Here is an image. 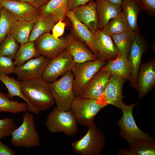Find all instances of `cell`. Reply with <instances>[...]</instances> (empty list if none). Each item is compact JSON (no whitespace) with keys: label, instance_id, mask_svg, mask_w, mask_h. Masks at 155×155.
<instances>
[{"label":"cell","instance_id":"cell-25","mask_svg":"<svg viewBox=\"0 0 155 155\" xmlns=\"http://www.w3.org/2000/svg\"><path fill=\"white\" fill-rule=\"evenodd\" d=\"M131 30L135 32L138 28L137 19L140 11L143 9L139 0H123L121 5Z\"/></svg>","mask_w":155,"mask_h":155},{"label":"cell","instance_id":"cell-30","mask_svg":"<svg viewBox=\"0 0 155 155\" xmlns=\"http://www.w3.org/2000/svg\"><path fill=\"white\" fill-rule=\"evenodd\" d=\"M55 24L50 18L40 16L33 27L28 42H34L41 35L49 32Z\"/></svg>","mask_w":155,"mask_h":155},{"label":"cell","instance_id":"cell-36","mask_svg":"<svg viewBox=\"0 0 155 155\" xmlns=\"http://www.w3.org/2000/svg\"><path fill=\"white\" fill-rule=\"evenodd\" d=\"M13 60L5 56H0V74L8 75L14 73L16 66Z\"/></svg>","mask_w":155,"mask_h":155},{"label":"cell","instance_id":"cell-40","mask_svg":"<svg viewBox=\"0 0 155 155\" xmlns=\"http://www.w3.org/2000/svg\"><path fill=\"white\" fill-rule=\"evenodd\" d=\"M92 0H68V11H73L78 7L85 5Z\"/></svg>","mask_w":155,"mask_h":155},{"label":"cell","instance_id":"cell-32","mask_svg":"<svg viewBox=\"0 0 155 155\" xmlns=\"http://www.w3.org/2000/svg\"><path fill=\"white\" fill-rule=\"evenodd\" d=\"M132 155L155 154V142L142 139H135L129 144Z\"/></svg>","mask_w":155,"mask_h":155},{"label":"cell","instance_id":"cell-28","mask_svg":"<svg viewBox=\"0 0 155 155\" xmlns=\"http://www.w3.org/2000/svg\"><path fill=\"white\" fill-rule=\"evenodd\" d=\"M28 105L25 102H20L17 100H11L7 94L0 91V112L16 114L28 111Z\"/></svg>","mask_w":155,"mask_h":155},{"label":"cell","instance_id":"cell-31","mask_svg":"<svg viewBox=\"0 0 155 155\" xmlns=\"http://www.w3.org/2000/svg\"><path fill=\"white\" fill-rule=\"evenodd\" d=\"M40 56L35 48L34 42H28L21 45L15 55L14 63L16 66H20L32 58Z\"/></svg>","mask_w":155,"mask_h":155},{"label":"cell","instance_id":"cell-6","mask_svg":"<svg viewBox=\"0 0 155 155\" xmlns=\"http://www.w3.org/2000/svg\"><path fill=\"white\" fill-rule=\"evenodd\" d=\"M77 123L70 109L67 111L58 109L56 107L46 118L45 125L52 133L63 132L72 136L78 131Z\"/></svg>","mask_w":155,"mask_h":155},{"label":"cell","instance_id":"cell-18","mask_svg":"<svg viewBox=\"0 0 155 155\" xmlns=\"http://www.w3.org/2000/svg\"><path fill=\"white\" fill-rule=\"evenodd\" d=\"M66 50L72 56L76 63L94 61L97 58L86 46L83 42L73 33L68 34L65 38Z\"/></svg>","mask_w":155,"mask_h":155},{"label":"cell","instance_id":"cell-20","mask_svg":"<svg viewBox=\"0 0 155 155\" xmlns=\"http://www.w3.org/2000/svg\"><path fill=\"white\" fill-rule=\"evenodd\" d=\"M66 16L71 23L72 32L79 39L85 42L92 52L98 58V53L94 44V34L85 25L78 20L73 11H68Z\"/></svg>","mask_w":155,"mask_h":155},{"label":"cell","instance_id":"cell-33","mask_svg":"<svg viewBox=\"0 0 155 155\" xmlns=\"http://www.w3.org/2000/svg\"><path fill=\"white\" fill-rule=\"evenodd\" d=\"M18 48V42L11 34H8L0 44V56H5L13 60Z\"/></svg>","mask_w":155,"mask_h":155},{"label":"cell","instance_id":"cell-35","mask_svg":"<svg viewBox=\"0 0 155 155\" xmlns=\"http://www.w3.org/2000/svg\"><path fill=\"white\" fill-rule=\"evenodd\" d=\"M16 128L13 120L11 118L6 117L3 119H0V139H4L11 135Z\"/></svg>","mask_w":155,"mask_h":155},{"label":"cell","instance_id":"cell-2","mask_svg":"<svg viewBox=\"0 0 155 155\" xmlns=\"http://www.w3.org/2000/svg\"><path fill=\"white\" fill-rule=\"evenodd\" d=\"M22 119L21 124L11 135V143L17 147L31 148L39 146L41 141L36 130L33 115L30 112H25Z\"/></svg>","mask_w":155,"mask_h":155},{"label":"cell","instance_id":"cell-15","mask_svg":"<svg viewBox=\"0 0 155 155\" xmlns=\"http://www.w3.org/2000/svg\"><path fill=\"white\" fill-rule=\"evenodd\" d=\"M3 6L19 21H31L37 19L40 10L30 4L21 1L13 0H1Z\"/></svg>","mask_w":155,"mask_h":155},{"label":"cell","instance_id":"cell-5","mask_svg":"<svg viewBox=\"0 0 155 155\" xmlns=\"http://www.w3.org/2000/svg\"><path fill=\"white\" fill-rule=\"evenodd\" d=\"M106 106L97 100L78 96L74 97L70 110L77 123L88 127L94 123L96 115Z\"/></svg>","mask_w":155,"mask_h":155},{"label":"cell","instance_id":"cell-42","mask_svg":"<svg viewBox=\"0 0 155 155\" xmlns=\"http://www.w3.org/2000/svg\"><path fill=\"white\" fill-rule=\"evenodd\" d=\"M117 154L122 155H132L130 149H121L118 151Z\"/></svg>","mask_w":155,"mask_h":155},{"label":"cell","instance_id":"cell-37","mask_svg":"<svg viewBox=\"0 0 155 155\" xmlns=\"http://www.w3.org/2000/svg\"><path fill=\"white\" fill-rule=\"evenodd\" d=\"M146 12L150 15H155V0H139Z\"/></svg>","mask_w":155,"mask_h":155},{"label":"cell","instance_id":"cell-24","mask_svg":"<svg viewBox=\"0 0 155 155\" xmlns=\"http://www.w3.org/2000/svg\"><path fill=\"white\" fill-rule=\"evenodd\" d=\"M0 81L6 86L8 90L7 94L11 99L13 97L18 96L23 100L28 105V111L34 114L39 113L40 111L33 106L23 94L19 80H16L14 77H10L8 75L0 74Z\"/></svg>","mask_w":155,"mask_h":155},{"label":"cell","instance_id":"cell-14","mask_svg":"<svg viewBox=\"0 0 155 155\" xmlns=\"http://www.w3.org/2000/svg\"><path fill=\"white\" fill-rule=\"evenodd\" d=\"M125 79L111 75L104 92L99 101L106 106L112 105L122 109L123 102L122 90Z\"/></svg>","mask_w":155,"mask_h":155},{"label":"cell","instance_id":"cell-4","mask_svg":"<svg viewBox=\"0 0 155 155\" xmlns=\"http://www.w3.org/2000/svg\"><path fill=\"white\" fill-rule=\"evenodd\" d=\"M74 76L69 70L59 79L49 84L51 94L56 105L60 110L68 111L75 96L73 89Z\"/></svg>","mask_w":155,"mask_h":155},{"label":"cell","instance_id":"cell-17","mask_svg":"<svg viewBox=\"0 0 155 155\" xmlns=\"http://www.w3.org/2000/svg\"><path fill=\"white\" fill-rule=\"evenodd\" d=\"M94 44L98 53L97 58L106 62L115 59L119 55L111 36L102 30H98L94 34Z\"/></svg>","mask_w":155,"mask_h":155},{"label":"cell","instance_id":"cell-16","mask_svg":"<svg viewBox=\"0 0 155 155\" xmlns=\"http://www.w3.org/2000/svg\"><path fill=\"white\" fill-rule=\"evenodd\" d=\"M155 84V61L152 59L141 66L137 82L138 101L142 98L154 87Z\"/></svg>","mask_w":155,"mask_h":155},{"label":"cell","instance_id":"cell-38","mask_svg":"<svg viewBox=\"0 0 155 155\" xmlns=\"http://www.w3.org/2000/svg\"><path fill=\"white\" fill-rule=\"evenodd\" d=\"M60 20L54 25L52 29V35L56 38H59L64 33L66 24Z\"/></svg>","mask_w":155,"mask_h":155},{"label":"cell","instance_id":"cell-39","mask_svg":"<svg viewBox=\"0 0 155 155\" xmlns=\"http://www.w3.org/2000/svg\"><path fill=\"white\" fill-rule=\"evenodd\" d=\"M26 3L37 9L40 10L50 0H13Z\"/></svg>","mask_w":155,"mask_h":155},{"label":"cell","instance_id":"cell-26","mask_svg":"<svg viewBox=\"0 0 155 155\" xmlns=\"http://www.w3.org/2000/svg\"><path fill=\"white\" fill-rule=\"evenodd\" d=\"M37 19L31 21L16 20L12 23L8 34H11L21 45L27 42L33 27Z\"/></svg>","mask_w":155,"mask_h":155},{"label":"cell","instance_id":"cell-7","mask_svg":"<svg viewBox=\"0 0 155 155\" xmlns=\"http://www.w3.org/2000/svg\"><path fill=\"white\" fill-rule=\"evenodd\" d=\"M137 103L123 106V115L117 122L120 132L119 135L129 144L135 139H142L155 141L154 139L148 133L143 131L137 126L132 114V110Z\"/></svg>","mask_w":155,"mask_h":155},{"label":"cell","instance_id":"cell-13","mask_svg":"<svg viewBox=\"0 0 155 155\" xmlns=\"http://www.w3.org/2000/svg\"><path fill=\"white\" fill-rule=\"evenodd\" d=\"M110 76L108 71L100 69L84 86L79 96L100 101Z\"/></svg>","mask_w":155,"mask_h":155},{"label":"cell","instance_id":"cell-19","mask_svg":"<svg viewBox=\"0 0 155 155\" xmlns=\"http://www.w3.org/2000/svg\"><path fill=\"white\" fill-rule=\"evenodd\" d=\"M73 11L78 20L85 25L94 34L99 30L95 1L92 0Z\"/></svg>","mask_w":155,"mask_h":155},{"label":"cell","instance_id":"cell-23","mask_svg":"<svg viewBox=\"0 0 155 155\" xmlns=\"http://www.w3.org/2000/svg\"><path fill=\"white\" fill-rule=\"evenodd\" d=\"M68 0H50L40 10V16L47 17L55 23L66 16Z\"/></svg>","mask_w":155,"mask_h":155},{"label":"cell","instance_id":"cell-8","mask_svg":"<svg viewBox=\"0 0 155 155\" xmlns=\"http://www.w3.org/2000/svg\"><path fill=\"white\" fill-rule=\"evenodd\" d=\"M106 63V62L99 58L75 63L71 70L74 76L73 89L75 97L79 96L85 84Z\"/></svg>","mask_w":155,"mask_h":155},{"label":"cell","instance_id":"cell-12","mask_svg":"<svg viewBox=\"0 0 155 155\" xmlns=\"http://www.w3.org/2000/svg\"><path fill=\"white\" fill-rule=\"evenodd\" d=\"M49 59L43 56L32 59L24 64L16 66L14 73L18 80H24L41 78Z\"/></svg>","mask_w":155,"mask_h":155},{"label":"cell","instance_id":"cell-43","mask_svg":"<svg viewBox=\"0 0 155 155\" xmlns=\"http://www.w3.org/2000/svg\"><path fill=\"white\" fill-rule=\"evenodd\" d=\"M109 2L121 6L123 0H104Z\"/></svg>","mask_w":155,"mask_h":155},{"label":"cell","instance_id":"cell-44","mask_svg":"<svg viewBox=\"0 0 155 155\" xmlns=\"http://www.w3.org/2000/svg\"><path fill=\"white\" fill-rule=\"evenodd\" d=\"M3 6L1 3V0H0V10L2 8Z\"/></svg>","mask_w":155,"mask_h":155},{"label":"cell","instance_id":"cell-11","mask_svg":"<svg viewBox=\"0 0 155 155\" xmlns=\"http://www.w3.org/2000/svg\"><path fill=\"white\" fill-rule=\"evenodd\" d=\"M35 48L40 55L52 59L66 50L65 38H56L50 32L40 36L34 42Z\"/></svg>","mask_w":155,"mask_h":155},{"label":"cell","instance_id":"cell-41","mask_svg":"<svg viewBox=\"0 0 155 155\" xmlns=\"http://www.w3.org/2000/svg\"><path fill=\"white\" fill-rule=\"evenodd\" d=\"M0 139V155H15V151L2 143Z\"/></svg>","mask_w":155,"mask_h":155},{"label":"cell","instance_id":"cell-10","mask_svg":"<svg viewBox=\"0 0 155 155\" xmlns=\"http://www.w3.org/2000/svg\"><path fill=\"white\" fill-rule=\"evenodd\" d=\"M147 41L140 34L138 28L135 32L128 58L131 68L130 84L136 90L137 77L140 66L141 57L143 54L147 52Z\"/></svg>","mask_w":155,"mask_h":155},{"label":"cell","instance_id":"cell-22","mask_svg":"<svg viewBox=\"0 0 155 155\" xmlns=\"http://www.w3.org/2000/svg\"><path fill=\"white\" fill-rule=\"evenodd\" d=\"M98 28L102 30L112 19L122 11L121 6L104 0H95Z\"/></svg>","mask_w":155,"mask_h":155},{"label":"cell","instance_id":"cell-3","mask_svg":"<svg viewBox=\"0 0 155 155\" xmlns=\"http://www.w3.org/2000/svg\"><path fill=\"white\" fill-rule=\"evenodd\" d=\"M88 127L86 134L72 144V150L80 155H99L105 147L104 135L94 123Z\"/></svg>","mask_w":155,"mask_h":155},{"label":"cell","instance_id":"cell-9","mask_svg":"<svg viewBox=\"0 0 155 155\" xmlns=\"http://www.w3.org/2000/svg\"><path fill=\"white\" fill-rule=\"evenodd\" d=\"M76 63L72 56L65 50L50 60L41 78L48 84L53 83L60 75L71 70Z\"/></svg>","mask_w":155,"mask_h":155},{"label":"cell","instance_id":"cell-27","mask_svg":"<svg viewBox=\"0 0 155 155\" xmlns=\"http://www.w3.org/2000/svg\"><path fill=\"white\" fill-rule=\"evenodd\" d=\"M135 35V32L130 30L111 36L119 55L128 58Z\"/></svg>","mask_w":155,"mask_h":155},{"label":"cell","instance_id":"cell-29","mask_svg":"<svg viewBox=\"0 0 155 155\" xmlns=\"http://www.w3.org/2000/svg\"><path fill=\"white\" fill-rule=\"evenodd\" d=\"M110 36L131 30L122 11L111 19L102 30Z\"/></svg>","mask_w":155,"mask_h":155},{"label":"cell","instance_id":"cell-21","mask_svg":"<svg viewBox=\"0 0 155 155\" xmlns=\"http://www.w3.org/2000/svg\"><path fill=\"white\" fill-rule=\"evenodd\" d=\"M107 62L100 69L108 71L111 75L131 81V68L128 58L119 55L115 59Z\"/></svg>","mask_w":155,"mask_h":155},{"label":"cell","instance_id":"cell-1","mask_svg":"<svg viewBox=\"0 0 155 155\" xmlns=\"http://www.w3.org/2000/svg\"><path fill=\"white\" fill-rule=\"evenodd\" d=\"M22 92L34 106L40 111L51 108L55 101L49 84L42 78L20 81Z\"/></svg>","mask_w":155,"mask_h":155},{"label":"cell","instance_id":"cell-34","mask_svg":"<svg viewBox=\"0 0 155 155\" xmlns=\"http://www.w3.org/2000/svg\"><path fill=\"white\" fill-rule=\"evenodd\" d=\"M0 44L9 34L12 23L16 19L3 7L0 10Z\"/></svg>","mask_w":155,"mask_h":155}]
</instances>
